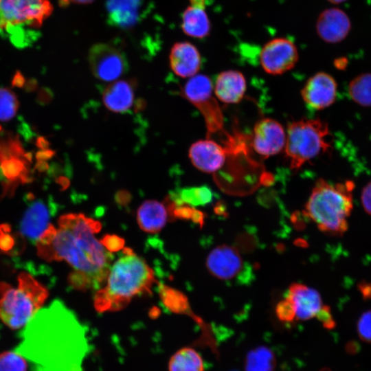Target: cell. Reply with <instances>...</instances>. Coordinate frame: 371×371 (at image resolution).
<instances>
[{"instance_id":"obj_38","label":"cell","mask_w":371,"mask_h":371,"mask_svg":"<svg viewBox=\"0 0 371 371\" xmlns=\"http://www.w3.org/2000/svg\"><path fill=\"white\" fill-rule=\"evenodd\" d=\"M55 152L51 149L47 148L37 152L36 158L38 161H46L51 159L54 155Z\"/></svg>"},{"instance_id":"obj_19","label":"cell","mask_w":371,"mask_h":371,"mask_svg":"<svg viewBox=\"0 0 371 371\" xmlns=\"http://www.w3.org/2000/svg\"><path fill=\"white\" fill-rule=\"evenodd\" d=\"M169 61L172 71L182 78L192 77L197 74L201 66L199 51L188 41L177 42L172 45Z\"/></svg>"},{"instance_id":"obj_24","label":"cell","mask_w":371,"mask_h":371,"mask_svg":"<svg viewBox=\"0 0 371 371\" xmlns=\"http://www.w3.org/2000/svg\"><path fill=\"white\" fill-rule=\"evenodd\" d=\"M181 29L186 35L195 38L207 37L211 30V24L204 9L189 6L181 16Z\"/></svg>"},{"instance_id":"obj_35","label":"cell","mask_w":371,"mask_h":371,"mask_svg":"<svg viewBox=\"0 0 371 371\" xmlns=\"http://www.w3.org/2000/svg\"><path fill=\"white\" fill-rule=\"evenodd\" d=\"M100 241L105 248L111 253L123 249L124 245V240L122 238L113 234L105 235Z\"/></svg>"},{"instance_id":"obj_46","label":"cell","mask_w":371,"mask_h":371,"mask_svg":"<svg viewBox=\"0 0 371 371\" xmlns=\"http://www.w3.org/2000/svg\"><path fill=\"white\" fill-rule=\"evenodd\" d=\"M1 126H0V131H1Z\"/></svg>"},{"instance_id":"obj_44","label":"cell","mask_w":371,"mask_h":371,"mask_svg":"<svg viewBox=\"0 0 371 371\" xmlns=\"http://www.w3.org/2000/svg\"><path fill=\"white\" fill-rule=\"evenodd\" d=\"M36 168L40 172H44L49 168L48 164L45 161H38Z\"/></svg>"},{"instance_id":"obj_25","label":"cell","mask_w":371,"mask_h":371,"mask_svg":"<svg viewBox=\"0 0 371 371\" xmlns=\"http://www.w3.org/2000/svg\"><path fill=\"white\" fill-rule=\"evenodd\" d=\"M168 371H204L203 361L196 350L184 347L170 357Z\"/></svg>"},{"instance_id":"obj_7","label":"cell","mask_w":371,"mask_h":371,"mask_svg":"<svg viewBox=\"0 0 371 371\" xmlns=\"http://www.w3.org/2000/svg\"><path fill=\"white\" fill-rule=\"evenodd\" d=\"M52 11L49 0H0V32L38 29Z\"/></svg>"},{"instance_id":"obj_45","label":"cell","mask_w":371,"mask_h":371,"mask_svg":"<svg viewBox=\"0 0 371 371\" xmlns=\"http://www.w3.org/2000/svg\"><path fill=\"white\" fill-rule=\"evenodd\" d=\"M328 1H329L330 3H332L333 4H339V3H343L347 0H327Z\"/></svg>"},{"instance_id":"obj_31","label":"cell","mask_w":371,"mask_h":371,"mask_svg":"<svg viewBox=\"0 0 371 371\" xmlns=\"http://www.w3.org/2000/svg\"><path fill=\"white\" fill-rule=\"evenodd\" d=\"M27 359L14 350L0 353V371H27Z\"/></svg>"},{"instance_id":"obj_36","label":"cell","mask_w":371,"mask_h":371,"mask_svg":"<svg viewBox=\"0 0 371 371\" xmlns=\"http://www.w3.org/2000/svg\"><path fill=\"white\" fill-rule=\"evenodd\" d=\"M316 317L325 328H331L335 326V322L330 313V307L324 305L317 313Z\"/></svg>"},{"instance_id":"obj_32","label":"cell","mask_w":371,"mask_h":371,"mask_svg":"<svg viewBox=\"0 0 371 371\" xmlns=\"http://www.w3.org/2000/svg\"><path fill=\"white\" fill-rule=\"evenodd\" d=\"M19 240L11 231L10 227L6 225L0 226V250L4 253H12Z\"/></svg>"},{"instance_id":"obj_9","label":"cell","mask_w":371,"mask_h":371,"mask_svg":"<svg viewBox=\"0 0 371 371\" xmlns=\"http://www.w3.org/2000/svg\"><path fill=\"white\" fill-rule=\"evenodd\" d=\"M213 92L212 82L204 74L192 76L182 90L183 96L202 114L208 135L220 131L223 125V113Z\"/></svg>"},{"instance_id":"obj_8","label":"cell","mask_w":371,"mask_h":371,"mask_svg":"<svg viewBox=\"0 0 371 371\" xmlns=\"http://www.w3.org/2000/svg\"><path fill=\"white\" fill-rule=\"evenodd\" d=\"M31 158V155L25 153L18 137L10 135L0 140V181L4 196L13 194L19 183L29 181Z\"/></svg>"},{"instance_id":"obj_33","label":"cell","mask_w":371,"mask_h":371,"mask_svg":"<svg viewBox=\"0 0 371 371\" xmlns=\"http://www.w3.org/2000/svg\"><path fill=\"white\" fill-rule=\"evenodd\" d=\"M357 334L364 342L371 344V310L364 312L357 322Z\"/></svg>"},{"instance_id":"obj_23","label":"cell","mask_w":371,"mask_h":371,"mask_svg":"<svg viewBox=\"0 0 371 371\" xmlns=\"http://www.w3.org/2000/svg\"><path fill=\"white\" fill-rule=\"evenodd\" d=\"M168 213L165 204L155 200H146L137 210V223L142 230L157 233L166 225Z\"/></svg>"},{"instance_id":"obj_1","label":"cell","mask_w":371,"mask_h":371,"mask_svg":"<svg viewBox=\"0 0 371 371\" xmlns=\"http://www.w3.org/2000/svg\"><path fill=\"white\" fill-rule=\"evenodd\" d=\"M99 221L82 213L61 215L35 243L38 256L47 262L65 261L72 269L68 284L78 291L97 290L104 284L112 253L95 236Z\"/></svg>"},{"instance_id":"obj_22","label":"cell","mask_w":371,"mask_h":371,"mask_svg":"<svg viewBox=\"0 0 371 371\" xmlns=\"http://www.w3.org/2000/svg\"><path fill=\"white\" fill-rule=\"evenodd\" d=\"M142 0H106L109 23L120 28L133 26L137 21Z\"/></svg>"},{"instance_id":"obj_43","label":"cell","mask_w":371,"mask_h":371,"mask_svg":"<svg viewBox=\"0 0 371 371\" xmlns=\"http://www.w3.org/2000/svg\"><path fill=\"white\" fill-rule=\"evenodd\" d=\"M361 287L366 289V290L364 289L361 290L364 297H371V284L362 283V284L361 285Z\"/></svg>"},{"instance_id":"obj_6","label":"cell","mask_w":371,"mask_h":371,"mask_svg":"<svg viewBox=\"0 0 371 371\" xmlns=\"http://www.w3.org/2000/svg\"><path fill=\"white\" fill-rule=\"evenodd\" d=\"M327 123L317 119L302 118L291 122L286 133L284 153L290 168L297 170L306 162L331 149Z\"/></svg>"},{"instance_id":"obj_37","label":"cell","mask_w":371,"mask_h":371,"mask_svg":"<svg viewBox=\"0 0 371 371\" xmlns=\"http://www.w3.org/2000/svg\"><path fill=\"white\" fill-rule=\"evenodd\" d=\"M361 200L364 210L371 215V181L363 188Z\"/></svg>"},{"instance_id":"obj_39","label":"cell","mask_w":371,"mask_h":371,"mask_svg":"<svg viewBox=\"0 0 371 371\" xmlns=\"http://www.w3.org/2000/svg\"><path fill=\"white\" fill-rule=\"evenodd\" d=\"M12 85L13 87L21 88L25 85V78L20 73H16L14 76Z\"/></svg>"},{"instance_id":"obj_40","label":"cell","mask_w":371,"mask_h":371,"mask_svg":"<svg viewBox=\"0 0 371 371\" xmlns=\"http://www.w3.org/2000/svg\"><path fill=\"white\" fill-rule=\"evenodd\" d=\"M94 1L95 0H60V4L63 5H67L71 2L76 4L87 5L93 3Z\"/></svg>"},{"instance_id":"obj_3","label":"cell","mask_w":371,"mask_h":371,"mask_svg":"<svg viewBox=\"0 0 371 371\" xmlns=\"http://www.w3.org/2000/svg\"><path fill=\"white\" fill-rule=\"evenodd\" d=\"M155 282L154 271L147 262L132 249L124 247L111 266L104 286L95 292L94 307L99 313L120 311L133 297L150 293Z\"/></svg>"},{"instance_id":"obj_41","label":"cell","mask_w":371,"mask_h":371,"mask_svg":"<svg viewBox=\"0 0 371 371\" xmlns=\"http://www.w3.org/2000/svg\"><path fill=\"white\" fill-rule=\"evenodd\" d=\"M36 144L41 150L47 149L49 146V142L43 137H39L37 138Z\"/></svg>"},{"instance_id":"obj_16","label":"cell","mask_w":371,"mask_h":371,"mask_svg":"<svg viewBox=\"0 0 371 371\" xmlns=\"http://www.w3.org/2000/svg\"><path fill=\"white\" fill-rule=\"evenodd\" d=\"M188 155L191 162L198 170L211 173L223 166L227 150L212 139H201L191 145Z\"/></svg>"},{"instance_id":"obj_5","label":"cell","mask_w":371,"mask_h":371,"mask_svg":"<svg viewBox=\"0 0 371 371\" xmlns=\"http://www.w3.org/2000/svg\"><path fill=\"white\" fill-rule=\"evenodd\" d=\"M16 287L0 282V321L12 330L24 328L48 297L47 289L27 272L17 276Z\"/></svg>"},{"instance_id":"obj_10","label":"cell","mask_w":371,"mask_h":371,"mask_svg":"<svg viewBox=\"0 0 371 371\" xmlns=\"http://www.w3.org/2000/svg\"><path fill=\"white\" fill-rule=\"evenodd\" d=\"M209 272L221 280L237 279L247 283L251 276V269L243 261L234 247L221 245L214 248L206 259Z\"/></svg>"},{"instance_id":"obj_14","label":"cell","mask_w":371,"mask_h":371,"mask_svg":"<svg viewBox=\"0 0 371 371\" xmlns=\"http://www.w3.org/2000/svg\"><path fill=\"white\" fill-rule=\"evenodd\" d=\"M337 82L334 78L323 71L310 77L301 91L304 102L315 110H322L334 103L337 95Z\"/></svg>"},{"instance_id":"obj_17","label":"cell","mask_w":371,"mask_h":371,"mask_svg":"<svg viewBox=\"0 0 371 371\" xmlns=\"http://www.w3.org/2000/svg\"><path fill=\"white\" fill-rule=\"evenodd\" d=\"M51 215L49 205L44 201L38 199L30 203L19 224V234L21 238L35 244L42 233L51 224Z\"/></svg>"},{"instance_id":"obj_4","label":"cell","mask_w":371,"mask_h":371,"mask_svg":"<svg viewBox=\"0 0 371 371\" xmlns=\"http://www.w3.org/2000/svg\"><path fill=\"white\" fill-rule=\"evenodd\" d=\"M352 181L331 183L318 179L304 206V215L318 229L333 236H341L348 229V218L353 208Z\"/></svg>"},{"instance_id":"obj_20","label":"cell","mask_w":371,"mask_h":371,"mask_svg":"<svg viewBox=\"0 0 371 371\" xmlns=\"http://www.w3.org/2000/svg\"><path fill=\"white\" fill-rule=\"evenodd\" d=\"M213 88L214 93L220 101L225 104H236L243 99L247 89V82L239 71L227 70L217 76Z\"/></svg>"},{"instance_id":"obj_2","label":"cell","mask_w":371,"mask_h":371,"mask_svg":"<svg viewBox=\"0 0 371 371\" xmlns=\"http://www.w3.org/2000/svg\"><path fill=\"white\" fill-rule=\"evenodd\" d=\"M14 349L43 371H82L87 330L60 300L41 308L23 328Z\"/></svg>"},{"instance_id":"obj_27","label":"cell","mask_w":371,"mask_h":371,"mask_svg":"<svg viewBox=\"0 0 371 371\" xmlns=\"http://www.w3.org/2000/svg\"><path fill=\"white\" fill-rule=\"evenodd\" d=\"M212 199L210 190L207 187H192L172 193L170 199L177 204H187L191 206L204 205Z\"/></svg>"},{"instance_id":"obj_28","label":"cell","mask_w":371,"mask_h":371,"mask_svg":"<svg viewBox=\"0 0 371 371\" xmlns=\"http://www.w3.org/2000/svg\"><path fill=\"white\" fill-rule=\"evenodd\" d=\"M348 92L358 104L371 106V73L361 74L353 78L349 84Z\"/></svg>"},{"instance_id":"obj_11","label":"cell","mask_w":371,"mask_h":371,"mask_svg":"<svg viewBox=\"0 0 371 371\" xmlns=\"http://www.w3.org/2000/svg\"><path fill=\"white\" fill-rule=\"evenodd\" d=\"M88 62L93 76L104 82H113L123 76L128 64L125 55L112 45L93 44L88 52Z\"/></svg>"},{"instance_id":"obj_26","label":"cell","mask_w":371,"mask_h":371,"mask_svg":"<svg viewBox=\"0 0 371 371\" xmlns=\"http://www.w3.org/2000/svg\"><path fill=\"white\" fill-rule=\"evenodd\" d=\"M276 358L267 347L260 346L249 352L245 363V371H273Z\"/></svg>"},{"instance_id":"obj_15","label":"cell","mask_w":371,"mask_h":371,"mask_svg":"<svg viewBox=\"0 0 371 371\" xmlns=\"http://www.w3.org/2000/svg\"><path fill=\"white\" fill-rule=\"evenodd\" d=\"M351 30V22L347 14L337 8L322 11L316 21V31L323 41L337 43L346 38Z\"/></svg>"},{"instance_id":"obj_29","label":"cell","mask_w":371,"mask_h":371,"mask_svg":"<svg viewBox=\"0 0 371 371\" xmlns=\"http://www.w3.org/2000/svg\"><path fill=\"white\" fill-rule=\"evenodd\" d=\"M19 106L17 96L12 90L0 88V121L7 122L12 119Z\"/></svg>"},{"instance_id":"obj_34","label":"cell","mask_w":371,"mask_h":371,"mask_svg":"<svg viewBox=\"0 0 371 371\" xmlns=\"http://www.w3.org/2000/svg\"><path fill=\"white\" fill-rule=\"evenodd\" d=\"M276 313L282 322H292L295 319V312L292 302L287 298L281 300L276 305Z\"/></svg>"},{"instance_id":"obj_13","label":"cell","mask_w":371,"mask_h":371,"mask_svg":"<svg viewBox=\"0 0 371 371\" xmlns=\"http://www.w3.org/2000/svg\"><path fill=\"white\" fill-rule=\"evenodd\" d=\"M285 142L284 129L274 119L265 117L255 124L252 145L258 155L265 158L275 155L284 149Z\"/></svg>"},{"instance_id":"obj_30","label":"cell","mask_w":371,"mask_h":371,"mask_svg":"<svg viewBox=\"0 0 371 371\" xmlns=\"http://www.w3.org/2000/svg\"><path fill=\"white\" fill-rule=\"evenodd\" d=\"M161 296L164 304L172 311L179 313L187 311V299L179 291L162 286Z\"/></svg>"},{"instance_id":"obj_42","label":"cell","mask_w":371,"mask_h":371,"mask_svg":"<svg viewBox=\"0 0 371 371\" xmlns=\"http://www.w3.org/2000/svg\"><path fill=\"white\" fill-rule=\"evenodd\" d=\"M191 6L205 9L207 0H189Z\"/></svg>"},{"instance_id":"obj_12","label":"cell","mask_w":371,"mask_h":371,"mask_svg":"<svg viewBox=\"0 0 371 371\" xmlns=\"http://www.w3.org/2000/svg\"><path fill=\"white\" fill-rule=\"evenodd\" d=\"M295 44L283 37L275 38L265 44L260 52V63L265 72L272 75L291 69L298 60Z\"/></svg>"},{"instance_id":"obj_21","label":"cell","mask_w":371,"mask_h":371,"mask_svg":"<svg viewBox=\"0 0 371 371\" xmlns=\"http://www.w3.org/2000/svg\"><path fill=\"white\" fill-rule=\"evenodd\" d=\"M135 82L120 80L108 85L102 93L105 106L115 113H126L133 106Z\"/></svg>"},{"instance_id":"obj_18","label":"cell","mask_w":371,"mask_h":371,"mask_svg":"<svg viewBox=\"0 0 371 371\" xmlns=\"http://www.w3.org/2000/svg\"><path fill=\"white\" fill-rule=\"evenodd\" d=\"M294 307L295 319L308 320L316 317L324 304L319 293L300 283H293L286 293Z\"/></svg>"}]
</instances>
